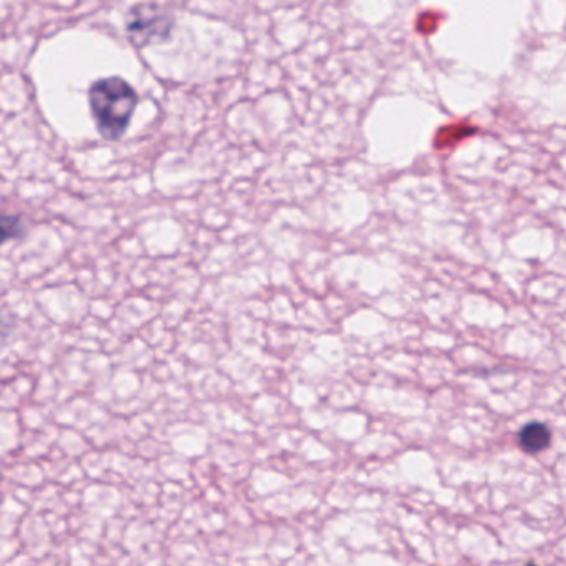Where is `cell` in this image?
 Here are the masks:
<instances>
[{
    "label": "cell",
    "mask_w": 566,
    "mask_h": 566,
    "mask_svg": "<svg viewBox=\"0 0 566 566\" xmlns=\"http://www.w3.org/2000/svg\"><path fill=\"white\" fill-rule=\"evenodd\" d=\"M88 104L98 134L105 140H120L134 117L138 94L125 78L104 77L88 88Z\"/></svg>",
    "instance_id": "cell-1"
},
{
    "label": "cell",
    "mask_w": 566,
    "mask_h": 566,
    "mask_svg": "<svg viewBox=\"0 0 566 566\" xmlns=\"http://www.w3.org/2000/svg\"><path fill=\"white\" fill-rule=\"evenodd\" d=\"M174 28V19L158 4H137L127 18V34L132 44L144 48L155 39H167Z\"/></svg>",
    "instance_id": "cell-2"
},
{
    "label": "cell",
    "mask_w": 566,
    "mask_h": 566,
    "mask_svg": "<svg viewBox=\"0 0 566 566\" xmlns=\"http://www.w3.org/2000/svg\"><path fill=\"white\" fill-rule=\"evenodd\" d=\"M553 433L549 427L543 422H528L520 429L516 442L520 449L530 455L545 452L552 446Z\"/></svg>",
    "instance_id": "cell-3"
},
{
    "label": "cell",
    "mask_w": 566,
    "mask_h": 566,
    "mask_svg": "<svg viewBox=\"0 0 566 566\" xmlns=\"http://www.w3.org/2000/svg\"><path fill=\"white\" fill-rule=\"evenodd\" d=\"M479 128L472 124V122L457 120L452 124L446 125L437 132L436 140H433V147L436 150H452L457 145L462 144L467 138L476 135Z\"/></svg>",
    "instance_id": "cell-4"
},
{
    "label": "cell",
    "mask_w": 566,
    "mask_h": 566,
    "mask_svg": "<svg viewBox=\"0 0 566 566\" xmlns=\"http://www.w3.org/2000/svg\"><path fill=\"white\" fill-rule=\"evenodd\" d=\"M440 21H442V15H439V12H422V14L417 18V32L423 35L433 34L437 28H439Z\"/></svg>",
    "instance_id": "cell-5"
},
{
    "label": "cell",
    "mask_w": 566,
    "mask_h": 566,
    "mask_svg": "<svg viewBox=\"0 0 566 566\" xmlns=\"http://www.w3.org/2000/svg\"><path fill=\"white\" fill-rule=\"evenodd\" d=\"M2 231H4L6 240H12V238L21 237L22 223L19 217H11V214H4L2 218Z\"/></svg>",
    "instance_id": "cell-6"
}]
</instances>
